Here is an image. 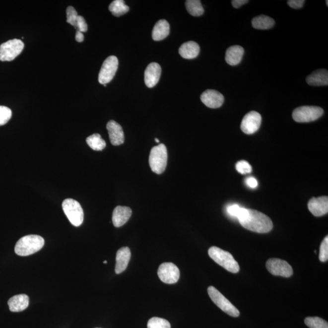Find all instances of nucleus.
I'll return each mask as SVG.
<instances>
[{
  "mask_svg": "<svg viewBox=\"0 0 328 328\" xmlns=\"http://www.w3.org/2000/svg\"><path fill=\"white\" fill-rule=\"evenodd\" d=\"M119 61L116 56H111L105 60L102 64L99 74V82L107 85L113 80L117 71Z\"/></svg>",
  "mask_w": 328,
  "mask_h": 328,
  "instance_id": "9",
  "label": "nucleus"
},
{
  "mask_svg": "<svg viewBox=\"0 0 328 328\" xmlns=\"http://www.w3.org/2000/svg\"><path fill=\"white\" fill-rule=\"evenodd\" d=\"M45 245V240L37 235L24 236L17 241L15 246V252L19 256H29L41 250Z\"/></svg>",
  "mask_w": 328,
  "mask_h": 328,
  "instance_id": "2",
  "label": "nucleus"
},
{
  "mask_svg": "<svg viewBox=\"0 0 328 328\" xmlns=\"http://www.w3.org/2000/svg\"><path fill=\"white\" fill-rule=\"evenodd\" d=\"M208 295L213 302L221 310L228 315L237 317L240 316V311L229 300H227L220 292L213 286H209L207 289Z\"/></svg>",
  "mask_w": 328,
  "mask_h": 328,
  "instance_id": "7",
  "label": "nucleus"
},
{
  "mask_svg": "<svg viewBox=\"0 0 328 328\" xmlns=\"http://www.w3.org/2000/svg\"><path fill=\"white\" fill-rule=\"evenodd\" d=\"M245 209V208L241 207L239 205L232 204L227 207V212L230 216L238 219L242 216Z\"/></svg>",
  "mask_w": 328,
  "mask_h": 328,
  "instance_id": "31",
  "label": "nucleus"
},
{
  "mask_svg": "<svg viewBox=\"0 0 328 328\" xmlns=\"http://www.w3.org/2000/svg\"><path fill=\"white\" fill-rule=\"evenodd\" d=\"M132 214L131 208L126 206H117L113 211L112 221L114 226L120 227L129 220Z\"/></svg>",
  "mask_w": 328,
  "mask_h": 328,
  "instance_id": "17",
  "label": "nucleus"
},
{
  "mask_svg": "<svg viewBox=\"0 0 328 328\" xmlns=\"http://www.w3.org/2000/svg\"><path fill=\"white\" fill-rule=\"evenodd\" d=\"M305 323L310 328H328V322L318 317H307Z\"/></svg>",
  "mask_w": 328,
  "mask_h": 328,
  "instance_id": "28",
  "label": "nucleus"
},
{
  "mask_svg": "<svg viewBox=\"0 0 328 328\" xmlns=\"http://www.w3.org/2000/svg\"><path fill=\"white\" fill-rule=\"evenodd\" d=\"M109 10L113 15L116 17H120L126 14L130 10V7L125 4L123 0H115L109 6Z\"/></svg>",
  "mask_w": 328,
  "mask_h": 328,
  "instance_id": "27",
  "label": "nucleus"
},
{
  "mask_svg": "<svg viewBox=\"0 0 328 328\" xmlns=\"http://www.w3.org/2000/svg\"><path fill=\"white\" fill-rule=\"evenodd\" d=\"M324 113V110L321 107L315 106H303L294 110L292 113V118L297 123H310L322 117Z\"/></svg>",
  "mask_w": 328,
  "mask_h": 328,
  "instance_id": "6",
  "label": "nucleus"
},
{
  "mask_svg": "<svg viewBox=\"0 0 328 328\" xmlns=\"http://www.w3.org/2000/svg\"><path fill=\"white\" fill-rule=\"evenodd\" d=\"M75 28H76L77 31L81 32H85L87 31L88 25L87 24H86L85 19H84L82 16H78L76 26H75Z\"/></svg>",
  "mask_w": 328,
  "mask_h": 328,
  "instance_id": "35",
  "label": "nucleus"
},
{
  "mask_svg": "<svg viewBox=\"0 0 328 328\" xmlns=\"http://www.w3.org/2000/svg\"><path fill=\"white\" fill-rule=\"evenodd\" d=\"M306 82L311 86H327L328 84V72L327 69L316 70L306 78Z\"/></svg>",
  "mask_w": 328,
  "mask_h": 328,
  "instance_id": "22",
  "label": "nucleus"
},
{
  "mask_svg": "<svg viewBox=\"0 0 328 328\" xmlns=\"http://www.w3.org/2000/svg\"><path fill=\"white\" fill-rule=\"evenodd\" d=\"M104 264H107V261H104Z\"/></svg>",
  "mask_w": 328,
  "mask_h": 328,
  "instance_id": "41",
  "label": "nucleus"
},
{
  "mask_svg": "<svg viewBox=\"0 0 328 328\" xmlns=\"http://www.w3.org/2000/svg\"><path fill=\"white\" fill-rule=\"evenodd\" d=\"M86 143L89 147L95 151H102L106 147L105 141L99 134H93L86 138Z\"/></svg>",
  "mask_w": 328,
  "mask_h": 328,
  "instance_id": "25",
  "label": "nucleus"
},
{
  "mask_svg": "<svg viewBox=\"0 0 328 328\" xmlns=\"http://www.w3.org/2000/svg\"><path fill=\"white\" fill-rule=\"evenodd\" d=\"M62 208L65 215L73 226L78 227L82 225L84 213L79 202L73 199H66L62 203Z\"/></svg>",
  "mask_w": 328,
  "mask_h": 328,
  "instance_id": "5",
  "label": "nucleus"
},
{
  "mask_svg": "<svg viewBox=\"0 0 328 328\" xmlns=\"http://www.w3.org/2000/svg\"><path fill=\"white\" fill-rule=\"evenodd\" d=\"M238 220L245 229L259 234L269 232L273 228V223L269 217L256 210L246 208Z\"/></svg>",
  "mask_w": 328,
  "mask_h": 328,
  "instance_id": "1",
  "label": "nucleus"
},
{
  "mask_svg": "<svg viewBox=\"0 0 328 328\" xmlns=\"http://www.w3.org/2000/svg\"><path fill=\"white\" fill-rule=\"evenodd\" d=\"M262 116L257 112H249L243 119L241 129L246 134H252L256 132L262 124Z\"/></svg>",
  "mask_w": 328,
  "mask_h": 328,
  "instance_id": "12",
  "label": "nucleus"
},
{
  "mask_svg": "<svg viewBox=\"0 0 328 328\" xmlns=\"http://www.w3.org/2000/svg\"><path fill=\"white\" fill-rule=\"evenodd\" d=\"M24 43L21 40L13 39L2 43L0 46V61L10 62L22 52Z\"/></svg>",
  "mask_w": 328,
  "mask_h": 328,
  "instance_id": "8",
  "label": "nucleus"
},
{
  "mask_svg": "<svg viewBox=\"0 0 328 328\" xmlns=\"http://www.w3.org/2000/svg\"><path fill=\"white\" fill-rule=\"evenodd\" d=\"M208 255L214 262L229 272L234 273L239 272L240 265L229 252L213 246L208 249Z\"/></svg>",
  "mask_w": 328,
  "mask_h": 328,
  "instance_id": "3",
  "label": "nucleus"
},
{
  "mask_svg": "<svg viewBox=\"0 0 328 328\" xmlns=\"http://www.w3.org/2000/svg\"><path fill=\"white\" fill-rule=\"evenodd\" d=\"M170 33V24L167 20H161L154 25L152 38L154 41H161L166 38Z\"/></svg>",
  "mask_w": 328,
  "mask_h": 328,
  "instance_id": "23",
  "label": "nucleus"
},
{
  "mask_svg": "<svg viewBox=\"0 0 328 328\" xmlns=\"http://www.w3.org/2000/svg\"><path fill=\"white\" fill-rule=\"evenodd\" d=\"M186 7L190 14L194 17H199L204 13V10L199 0H188Z\"/></svg>",
  "mask_w": 328,
  "mask_h": 328,
  "instance_id": "26",
  "label": "nucleus"
},
{
  "mask_svg": "<svg viewBox=\"0 0 328 328\" xmlns=\"http://www.w3.org/2000/svg\"><path fill=\"white\" fill-rule=\"evenodd\" d=\"M269 272L275 276L288 278L293 275V269L288 262L278 259H270L266 262Z\"/></svg>",
  "mask_w": 328,
  "mask_h": 328,
  "instance_id": "10",
  "label": "nucleus"
},
{
  "mask_svg": "<svg viewBox=\"0 0 328 328\" xmlns=\"http://www.w3.org/2000/svg\"><path fill=\"white\" fill-rule=\"evenodd\" d=\"M249 1L248 0H233L232 1V4L236 9L240 8L243 5L248 3Z\"/></svg>",
  "mask_w": 328,
  "mask_h": 328,
  "instance_id": "38",
  "label": "nucleus"
},
{
  "mask_svg": "<svg viewBox=\"0 0 328 328\" xmlns=\"http://www.w3.org/2000/svg\"><path fill=\"white\" fill-rule=\"evenodd\" d=\"M131 259V251L128 247L122 248L116 254V264L115 272L117 274L123 273L126 270Z\"/></svg>",
  "mask_w": 328,
  "mask_h": 328,
  "instance_id": "18",
  "label": "nucleus"
},
{
  "mask_svg": "<svg viewBox=\"0 0 328 328\" xmlns=\"http://www.w3.org/2000/svg\"><path fill=\"white\" fill-rule=\"evenodd\" d=\"M158 274L160 280L167 284L176 283L180 277V270L172 262H164L160 265Z\"/></svg>",
  "mask_w": 328,
  "mask_h": 328,
  "instance_id": "11",
  "label": "nucleus"
},
{
  "mask_svg": "<svg viewBox=\"0 0 328 328\" xmlns=\"http://www.w3.org/2000/svg\"><path fill=\"white\" fill-rule=\"evenodd\" d=\"M107 129L109 134L111 143L115 146L123 144L125 140L123 127L115 121L108 122Z\"/></svg>",
  "mask_w": 328,
  "mask_h": 328,
  "instance_id": "15",
  "label": "nucleus"
},
{
  "mask_svg": "<svg viewBox=\"0 0 328 328\" xmlns=\"http://www.w3.org/2000/svg\"><path fill=\"white\" fill-rule=\"evenodd\" d=\"M252 26L257 29H269L273 28L275 21L268 16L262 15L255 17L252 21Z\"/></svg>",
  "mask_w": 328,
  "mask_h": 328,
  "instance_id": "24",
  "label": "nucleus"
},
{
  "mask_svg": "<svg viewBox=\"0 0 328 328\" xmlns=\"http://www.w3.org/2000/svg\"><path fill=\"white\" fill-rule=\"evenodd\" d=\"M155 141L157 143H159L160 142L159 140L158 139H157V138H156Z\"/></svg>",
  "mask_w": 328,
  "mask_h": 328,
  "instance_id": "40",
  "label": "nucleus"
},
{
  "mask_svg": "<svg viewBox=\"0 0 328 328\" xmlns=\"http://www.w3.org/2000/svg\"><path fill=\"white\" fill-rule=\"evenodd\" d=\"M236 169L242 175L248 174L252 171L251 165L246 161L238 162L236 164Z\"/></svg>",
  "mask_w": 328,
  "mask_h": 328,
  "instance_id": "34",
  "label": "nucleus"
},
{
  "mask_svg": "<svg viewBox=\"0 0 328 328\" xmlns=\"http://www.w3.org/2000/svg\"><path fill=\"white\" fill-rule=\"evenodd\" d=\"M326 2H327V6H328V1H326Z\"/></svg>",
  "mask_w": 328,
  "mask_h": 328,
  "instance_id": "42",
  "label": "nucleus"
},
{
  "mask_svg": "<svg viewBox=\"0 0 328 328\" xmlns=\"http://www.w3.org/2000/svg\"><path fill=\"white\" fill-rule=\"evenodd\" d=\"M308 208L315 216H322L328 213V198L327 197H313L308 202Z\"/></svg>",
  "mask_w": 328,
  "mask_h": 328,
  "instance_id": "14",
  "label": "nucleus"
},
{
  "mask_svg": "<svg viewBox=\"0 0 328 328\" xmlns=\"http://www.w3.org/2000/svg\"><path fill=\"white\" fill-rule=\"evenodd\" d=\"M319 260L322 262H326L328 260V237L327 236L323 240L320 248Z\"/></svg>",
  "mask_w": 328,
  "mask_h": 328,
  "instance_id": "32",
  "label": "nucleus"
},
{
  "mask_svg": "<svg viewBox=\"0 0 328 328\" xmlns=\"http://www.w3.org/2000/svg\"><path fill=\"white\" fill-rule=\"evenodd\" d=\"M147 327L148 328H171L169 322L159 317H153L149 320Z\"/></svg>",
  "mask_w": 328,
  "mask_h": 328,
  "instance_id": "29",
  "label": "nucleus"
},
{
  "mask_svg": "<svg viewBox=\"0 0 328 328\" xmlns=\"http://www.w3.org/2000/svg\"><path fill=\"white\" fill-rule=\"evenodd\" d=\"M29 303V299L28 295L20 294L10 298L8 301L7 304L10 311L18 313L25 310L28 307Z\"/></svg>",
  "mask_w": 328,
  "mask_h": 328,
  "instance_id": "19",
  "label": "nucleus"
},
{
  "mask_svg": "<svg viewBox=\"0 0 328 328\" xmlns=\"http://www.w3.org/2000/svg\"><path fill=\"white\" fill-rule=\"evenodd\" d=\"M246 183L249 188L251 189H256L258 186V181L256 178L253 177H249L246 179Z\"/></svg>",
  "mask_w": 328,
  "mask_h": 328,
  "instance_id": "37",
  "label": "nucleus"
},
{
  "mask_svg": "<svg viewBox=\"0 0 328 328\" xmlns=\"http://www.w3.org/2000/svg\"><path fill=\"white\" fill-rule=\"evenodd\" d=\"M167 160V149L164 144L161 143L151 149L149 156V164L153 172L162 174L166 169Z\"/></svg>",
  "mask_w": 328,
  "mask_h": 328,
  "instance_id": "4",
  "label": "nucleus"
},
{
  "mask_svg": "<svg viewBox=\"0 0 328 328\" xmlns=\"http://www.w3.org/2000/svg\"><path fill=\"white\" fill-rule=\"evenodd\" d=\"M200 100L206 107L210 108H218L224 102L223 95L213 89H207L200 96Z\"/></svg>",
  "mask_w": 328,
  "mask_h": 328,
  "instance_id": "13",
  "label": "nucleus"
},
{
  "mask_svg": "<svg viewBox=\"0 0 328 328\" xmlns=\"http://www.w3.org/2000/svg\"><path fill=\"white\" fill-rule=\"evenodd\" d=\"M199 45L196 42L190 41L184 43L181 45L179 50V53L182 58L186 59H193L197 58L199 55Z\"/></svg>",
  "mask_w": 328,
  "mask_h": 328,
  "instance_id": "21",
  "label": "nucleus"
},
{
  "mask_svg": "<svg viewBox=\"0 0 328 328\" xmlns=\"http://www.w3.org/2000/svg\"><path fill=\"white\" fill-rule=\"evenodd\" d=\"M66 15L67 23L71 24L72 26L75 28V26H76L77 19L78 16L76 10L72 6L67 7Z\"/></svg>",
  "mask_w": 328,
  "mask_h": 328,
  "instance_id": "33",
  "label": "nucleus"
},
{
  "mask_svg": "<svg viewBox=\"0 0 328 328\" xmlns=\"http://www.w3.org/2000/svg\"><path fill=\"white\" fill-rule=\"evenodd\" d=\"M161 74V67L158 64L151 63L148 65L144 73L145 85L153 88L158 83Z\"/></svg>",
  "mask_w": 328,
  "mask_h": 328,
  "instance_id": "16",
  "label": "nucleus"
},
{
  "mask_svg": "<svg viewBox=\"0 0 328 328\" xmlns=\"http://www.w3.org/2000/svg\"><path fill=\"white\" fill-rule=\"evenodd\" d=\"M75 40L78 42H82L84 40V35L82 32L77 31L76 34H75Z\"/></svg>",
  "mask_w": 328,
  "mask_h": 328,
  "instance_id": "39",
  "label": "nucleus"
},
{
  "mask_svg": "<svg viewBox=\"0 0 328 328\" xmlns=\"http://www.w3.org/2000/svg\"><path fill=\"white\" fill-rule=\"evenodd\" d=\"M305 2L304 0H289V1H287V4L289 6L295 9L302 8Z\"/></svg>",
  "mask_w": 328,
  "mask_h": 328,
  "instance_id": "36",
  "label": "nucleus"
},
{
  "mask_svg": "<svg viewBox=\"0 0 328 328\" xmlns=\"http://www.w3.org/2000/svg\"><path fill=\"white\" fill-rule=\"evenodd\" d=\"M245 50L242 47L238 45L232 46L227 49L226 53V61L231 66H236L242 61Z\"/></svg>",
  "mask_w": 328,
  "mask_h": 328,
  "instance_id": "20",
  "label": "nucleus"
},
{
  "mask_svg": "<svg viewBox=\"0 0 328 328\" xmlns=\"http://www.w3.org/2000/svg\"><path fill=\"white\" fill-rule=\"evenodd\" d=\"M12 113L10 108L0 106V126H4L12 118Z\"/></svg>",
  "mask_w": 328,
  "mask_h": 328,
  "instance_id": "30",
  "label": "nucleus"
}]
</instances>
